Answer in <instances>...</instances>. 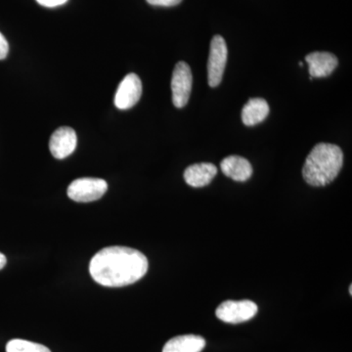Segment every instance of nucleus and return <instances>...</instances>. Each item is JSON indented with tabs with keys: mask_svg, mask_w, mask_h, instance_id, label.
Masks as SVG:
<instances>
[{
	"mask_svg": "<svg viewBox=\"0 0 352 352\" xmlns=\"http://www.w3.org/2000/svg\"><path fill=\"white\" fill-rule=\"evenodd\" d=\"M149 263L142 252L131 248H105L91 258L89 272L96 283L110 288L129 286L142 279Z\"/></svg>",
	"mask_w": 352,
	"mask_h": 352,
	"instance_id": "1",
	"label": "nucleus"
},
{
	"mask_svg": "<svg viewBox=\"0 0 352 352\" xmlns=\"http://www.w3.org/2000/svg\"><path fill=\"white\" fill-rule=\"evenodd\" d=\"M342 164L344 154L339 146L319 143L305 160L303 178L311 186H326L339 175Z\"/></svg>",
	"mask_w": 352,
	"mask_h": 352,
	"instance_id": "2",
	"label": "nucleus"
},
{
	"mask_svg": "<svg viewBox=\"0 0 352 352\" xmlns=\"http://www.w3.org/2000/svg\"><path fill=\"white\" fill-rule=\"evenodd\" d=\"M107 182L100 178H78L68 187L69 198L78 203H90L99 200L107 192Z\"/></svg>",
	"mask_w": 352,
	"mask_h": 352,
	"instance_id": "3",
	"label": "nucleus"
},
{
	"mask_svg": "<svg viewBox=\"0 0 352 352\" xmlns=\"http://www.w3.org/2000/svg\"><path fill=\"white\" fill-rule=\"evenodd\" d=\"M258 310V305L252 300H226L217 307L215 315L226 323L239 324L251 320Z\"/></svg>",
	"mask_w": 352,
	"mask_h": 352,
	"instance_id": "4",
	"label": "nucleus"
},
{
	"mask_svg": "<svg viewBox=\"0 0 352 352\" xmlns=\"http://www.w3.org/2000/svg\"><path fill=\"white\" fill-rule=\"evenodd\" d=\"M227 45L222 36H214L210 47L208 61V80L210 87H219L223 78L227 62Z\"/></svg>",
	"mask_w": 352,
	"mask_h": 352,
	"instance_id": "5",
	"label": "nucleus"
},
{
	"mask_svg": "<svg viewBox=\"0 0 352 352\" xmlns=\"http://www.w3.org/2000/svg\"><path fill=\"white\" fill-rule=\"evenodd\" d=\"M192 83L193 76L189 65L183 61L178 62L173 69L171 78L173 102L176 108L185 107L188 103L192 91Z\"/></svg>",
	"mask_w": 352,
	"mask_h": 352,
	"instance_id": "6",
	"label": "nucleus"
},
{
	"mask_svg": "<svg viewBox=\"0 0 352 352\" xmlns=\"http://www.w3.org/2000/svg\"><path fill=\"white\" fill-rule=\"evenodd\" d=\"M142 95V82L135 74L124 76L115 95V106L120 110H127L138 104Z\"/></svg>",
	"mask_w": 352,
	"mask_h": 352,
	"instance_id": "7",
	"label": "nucleus"
},
{
	"mask_svg": "<svg viewBox=\"0 0 352 352\" xmlns=\"http://www.w3.org/2000/svg\"><path fill=\"white\" fill-rule=\"evenodd\" d=\"M78 143L76 131L68 126H62L53 132L50 141L51 154L58 160H63L75 152Z\"/></svg>",
	"mask_w": 352,
	"mask_h": 352,
	"instance_id": "8",
	"label": "nucleus"
},
{
	"mask_svg": "<svg viewBox=\"0 0 352 352\" xmlns=\"http://www.w3.org/2000/svg\"><path fill=\"white\" fill-rule=\"evenodd\" d=\"M305 61L309 66L311 80L314 78H326L335 71L339 65V60L329 52H314L305 56Z\"/></svg>",
	"mask_w": 352,
	"mask_h": 352,
	"instance_id": "9",
	"label": "nucleus"
},
{
	"mask_svg": "<svg viewBox=\"0 0 352 352\" xmlns=\"http://www.w3.org/2000/svg\"><path fill=\"white\" fill-rule=\"evenodd\" d=\"M217 175V168L210 163L192 164L184 171V180L194 188L207 186Z\"/></svg>",
	"mask_w": 352,
	"mask_h": 352,
	"instance_id": "10",
	"label": "nucleus"
},
{
	"mask_svg": "<svg viewBox=\"0 0 352 352\" xmlns=\"http://www.w3.org/2000/svg\"><path fill=\"white\" fill-rule=\"evenodd\" d=\"M220 168L227 177L231 178L235 182H247L252 175L251 163L245 157L240 156L226 157L220 164Z\"/></svg>",
	"mask_w": 352,
	"mask_h": 352,
	"instance_id": "11",
	"label": "nucleus"
},
{
	"mask_svg": "<svg viewBox=\"0 0 352 352\" xmlns=\"http://www.w3.org/2000/svg\"><path fill=\"white\" fill-rule=\"evenodd\" d=\"M205 346L206 340L200 336H178L164 344L163 352H201Z\"/></svg>",
	"mask_w": 352,
	"mask_h": 352,
	"instance_id": "12",
	"label": "nucleus"
},
{
	"mask_svg": "<svg viewBox=\"0 0 352 352\" xmlns=\"http://www.w3.org/2000/svg\"><path fill=\"white\" fill-rule=\"evenodd\" d=\"M270 110V105L264 99H250L242 110L243 122L247 126H256L266 119Z\"/></svg>",
	"mask_w": 352,
	"mask_h": 352,
	"instance_id": "13",
	"label": "nucleus"
},
{
	"mask_svg": "<svg viewBox=\"0 0 352 352\" xmlns=\"http://www.w3.org/2000/svg\"><path fill=\"white\" fill-rule=\"evenodd\" d=\"M6 352H51L48 347L29 340L15 339L6 344Z\"/></svg>",
	"mask_w": 352,
	"mask_h": 352,
	"instance_id": "14",
	"label": "nucleus"
},
{
	"mask_svg": "<svg viewBox=\"0 0 352 352\" xmlns=\"http://www.w3.org/2000/svg\"><path fill=\"white\" fill-rule=\"evenodd\" d=\"M146 1L154 6L171 7L178 6L182 0H146Z\"/></svg>",
	"mask_w": 352,
	"mask_h": 352,
	"instance_id": "15",
	"label": "nucleus"
},
{
	"mask_svg": "<svg viewBox=\"0 0 352 352\" xmlns=\"http://www.w3.org/2000/svg\"><path fill=\"white\" fill-rule=\"evenodd\" d=\"M9 52V44L3 34L0 32V60L6 59Z\"/></svg>",
	"mask_w": 352,
	"mask_h": 352,
	"instance_id": "16",
	"label": "nucleus"
},
{
	"mask_svg": "<svg viewBox=\"0 0 352 352\" xmlns=\"http://www.w3.org/2000/svg\"><path fill=\"white\" fill-rule=\"evenodd\" d=\"M36 1H38V3L41 4V6L53 8V7L63 6L68 0H36Z\"/></svg>",
	"mask_w": 352,
	"mask_h": 352,
	"instance_id": "17",
	"label": "nucleus"
},
{
	"mask_svg": "<svg viewBox=\"0 0 352 352\" xmlns=\"http://www.w3.org/2000/svg\"><path fill=\"white\" fill-rule=\"evenodd\" d=\"M6 256H4L3 254H1V252H0V270H1L2 268H4V266L6 265Z\"/></svg>",
	"mask_w": 352,
	"mask_h": 352,
	"instance_id": "18",
	"label": "nucleus"
},
{
	"mask_svg": "<svg viewBox=\"0 0 352 352\" xmlns=\"http://www.w3.org/2000/svg\"><path fill=\"white\" fill-rule=\"evenodd\" d=\"M352 287H351H351H349V294H351V295H352Z\"/></svg>",
	"mask_w": 352,
	"mask_h": 352,
	"instance_id": "19",
	"label": "nucleus"
},
{
	"mask_svg": "<svg viewBox=\"0 0 352 352\" xmlns=\"http://www.w3.org/2000/svg\"><path fill=\"white\" fill-rule=\"evenodd\" d=\"M298 65H300V66H303V64L302 63V62H300V63H298Z\"/></svg>",
	"mask_w": 352,
	"mask_h": 352,
	"instance_id": "20",
	"label": "nucleus"
}]
</instances>
